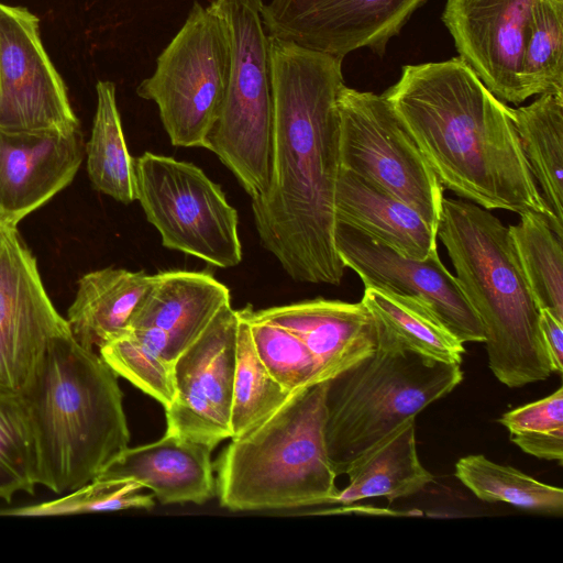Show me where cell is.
Listing matches in <instances>:
<instances>
[{
	"label": "cell",
	"mask_w": 563,
	"mask_h": 563,
	"mask_svg": "<svg viewBox=\"0 0 563 563\" xmlns=\"http://www.w3.org/2000/svg\"><path fill=\"white\" fill-rule=\"evenodd\" d=\"M269 62L272 168L266 191L252 199L255 227L294 280L340 285L334 192L343 58L269 36Z\"/></svg>",
	"instance_id": "cell-1"
},
{
	"label": "cell",
	"mask_w": 563,
	"mask_h": 563,
	"mask_svg": "<svg viewBox=\"0 0 563 563\" xmlns=\"http://www.w3.org/2000/svg\"><path fill=\"white\" fill-rule=\"evenodd\" d=\"M382 95L443 187L486 210L534 211L548 220L512 108L460 57L404 66Z\"/></svg>",
	"instance_id": "cell-2"
},
{
	"label": "cell",
	"mask_w": 563,
	"mask_h": 563,
	"mask_svg": "<svg viewBox=\"0 0 563 563\" xmlns=\"http://www.w3.org/2000/svg\"><path fill=\"white\" fill-rule=\"evenodd\" d=\"M118 377L70 331L49 342L22 396L35 439L38 485L55 494L75 490L129 446Z\"/></svg>",
	"instance_id": "cell-3"
},
{
	"label": "cell",
	"mask_w": 563,
	"mask_h": 563,
	"mask_svg": "<svg viewBox=\"0 0 563 563\" xmlns=\"http://www.w3.org/2000/svg\"><path fill=\"white\" fill-rule=\"evenodd\" d=\"M437 235L485 333L488 366L510 388L547 379L552 365L508 227L488 210L443 198Z\"/></svg>",
	"instance_id": "cell-4"
},
{
	"label": "cell",
	"mask_w": 563,
	"mask_h": 563,
	"mask_svg": "<svg viewBox=\"0 0 563 563\" xmlns=\"http://www.w3.org/2000/svg\"><path fill=\"white\" fill-rule=\"evenodd\" d=\"M325 382L297 390L217 462V494L230 510L332 504L339 489L324 440Z\"/></svg>",
	"instance_id": "cell-5"
},
{
	"label": "cell",
	"mask_w": 563,
	"mask_h": 563,
	"mask_svg": "<svg viewBox=\"0 0 563 563\" xmlns=\"http://www.w3.org/2000/svg\"><path fill=\"white\" fill-rule=\"evenodd\" d=\"M462 379L461 365L413 351L380 321L374 353L325 380L324 440L335 474L345 475L363 455Z\"/></svg>",
	"instance_id": "cell-6"
},
{
	"label": "cell",
	"mask_w": 563,
	"mask_h": 563,
	"mask_svg": "<svg viewBox=\"0 0 563 563\" xmlns=\"http://www.w3.org/2000/svg\"><path fill=\"white\" fill-rule=\"evenodd\" d=\"M210 4L228 30L230 71L207 150L254 199L266 191L272 168L273 95L263 0H213Z\"/></svg>",
	"instance_id": "cell-7"
},
{
	"label": "cell",
	"mask_w": 563,
	"mask_h": 563,
	"mask_svg": "<svg viewBox=\"0 0 563 563\" xmlns=\"http://www.w3.org/2000/svg\"><path fill=\"white\" fill-rule=\"evenodd\" d=\"M230 71L225 23L216 9L195 2L152 76L136 88L154 101L174 146L207 148L224 100Z\"/></svg>",
	"instance_id": "cell-8"
},
{
	"label": "cell",
	"mask_w": 563,
	"mask_h": 563,
	"mask_svg": "<svg viewBox=\"0 0 563 563\" xmlns=\"http://www.w3.org/2000/svg\"><path fill=\"white\" fill-rule=\"evenodd\" d=\"M136 200L162 244L221 268L242 261L236 210L198 166L145 152L134 158Z\"/></svg>",
	"instance_id": "cell-9"
},
{
	"label": "cell",
	"mask_w": 563,
	"mask_h": 563,
	"mask_svg": "<svg viewBox=\"0 0 563 563\" xmlns=\"http://www.w3.org/2000/svg\"><path fill=\"white\" fill-rule=\"evenodd\" d=\"M338 110L340 167L410 206L437 232L444 187L384 96L344 85Z\"/></svg>",
	"instance_id": "cell-10"
},
{
	"label": "cell",
	"mask_w": 563,
	"mask_h": 563,
	"mask_svg": "<svg viewBox=\"0 0 563 563\" xmlns=\"http://www.w3.org/2000/svg\"><path fill=\"white\" fill-rule=\"evenodd\" d=\"M69 331L18 225L0 219V394L22 397L49 342Z\"/></svg>",
	"instance_id": "cell-11"
},
{
	"label": "cell",
	"mask_w": 563,
	"mask_h": 563,
	"mask_svg": "<svg viewBox=\"0 0 563 563\" xmlns=\"http://www.w3.org/2000/svg\"><path fill=\"white\" fill-rule=\"evenodd\" d=\"M239 312L224 306L174 362L166 432L214 449L230 439Z\"/></svg>",
	"instance_id": "cell-12"
},
{
	"label": "cell",
	"mask_w": 563,
	"mask_h": 563,
	"mask_svg": "<svg viewBox=\"0 0 563 563\" xmlns=\"http://www.w3.org/2000/svg\"><path fill=\"white\" fill-rule=\"evenodd\" d=\"M0 128H80L66 85L49 59L40 21L26 8L0 2Z\"/></svg>",
	"instance_id": "cell-13"
},
{
	"label": "cell",
	"mask_w": 563,
	"mask_h": 563,
	"mask_svg": "<svg viewBox=\"0 0 563 563\" xmlns=\"http://www.w3.org/2000/svg\"><path fill=\"white\" fill-rule=\"evenodd\" d=\"M428 0H271L261 15L269 36L344 58L378 55Z\"/></svg>",
	"instance_id": "cell-14"
},
{
	"label": "cell",
	"mask_w": 563,
	"mask_h": 563,
	"mask_svg": "<svg viewBox=\"0 0 563 563\" xmlns=\"http://www.w3.org/2000/svg\"><path fill=\"white\" fill-rule=\"evenodd\" d=\"M334 244L344 267L354 271L365 287L416 296L437 312L462 342H485L482 322L438 250L423 260L405 256L386 244L335 223Z\"/></svg>",
	"instance_id": "cell-15"
},
{
	"label": "cell",
	"mask_w": 563,
	"mask_h": 563,
	"mask_svg": "<svg viewBox=\"0 0 563 563\" xmlns=\"http://www.w3.org/2000/svg\"><path fill=\"white\" fill-rule=\"evenodd\" d=\"M538 0H446L442 21L459 57L503 102L527 97L521 82L523 48Z\"/></svg>",
	"instance_id": "cell-16"
},
{
	"label": "cell",
	"mask_w": 563,
	"mask_h": 563,
	"mask_svg": "<svg viewBox=\"0 0 563 563\" xmlns=\"http://www.w3.org/2000/svg\"><path fill=\"white\" fill-rule=\"evenodd\" d=\"M85 155L80 128H0V219L16 224L67 187Z\"/></svg>",
	"instance_id": "cell-17"
},
{
	"label": "cell",
	"mask_w": 563,
	"mask_h": 563,
	"mask_svg": "<svg viewBox=\"0 0 563 563\" xmlns=\"http://www.w3.org/2000/svg\"><path fill=\"white\" fill-rule=\"evenodd\" d=\"M227 305L230 291L211 274L161 272L153 275L150 288L135 308L130 330L174 364Z\"/></svg>",
	"instance_id": "cell-18"
},
{
	"label": "cell",
	"mask_w": 563,
	"mask_h": 563,
	"mask_svg": "<svg viewBox=\"0 0 563 563\" xmlns=\"http://www.w3.org/2000/svg\"><path fill=\"white\" fill-rule=\"evenodd\" d=\"M251 313L298 336L317 358L323 382L374 353L378 343L380 321L362 301L316 298Z\"/></svg>",
	"instance_id": "cell-19"
},
{
	"label": "cell",
	"mask_w": 563,
	"mask_h": 563,
	"mask_svg": "<svg viewBox=\"0 0 563 563\" xmlns=\"http://www.w3.org/2000/svg\"><path fill=\"white\" fill-rule=\"evenodd\" d=\"M212 448L166 432L159 440L126 448L96 478H131L162 504H203L217 494Z\"/></svg>",
	"instance_id": "cell-20"
},
{
	"label": "cell",
	"mask_w": 563,
	"mask_h": 563,
	"mask_svg": "<svg viewBox=\"0 0 563 563\" xmlns=\"http://www.w3.org/2000/svg\"><path fill=\"white\" fill-rule=\"evenodd\" d=\"M334 221L396 252L423 260L437 247V232L410 206L354 173L339 168Z\"/></svg>",
	"instance_id": "cell-21"
},
{
	"label": "cell",
	"mask_w": 563,
	"mask_h": 563,
	"mask_svg": "<svg viewBox=\"0 0 563 563\" xmlns=\"http://www.w3.org/2000/svg\"><path fill=\"white\" fill-rule=\"evenodd\" d=\"M153 275L124 268H101L78 282L66 321L85 347L99 349L130 330V321L150 288Z\"/></svg>",
	"instance_id": "cell-22"
},
{
	"label": "cell",
	"mask_w": 563,
	"mask_h": 563,
	"mask_svg": "<svg viewBox=\"0 0 563 563\" xmlns=\"http://www.w3.org/2000/svg\"><path fill=\"white\" fill-rule=\"evenodd\" d=\"M345 475L347 486L339 490L332 504L347 506L374 497L391 503L415 495L433 482V475L418 456L416 418L402 423L363 455Z\"/></svg>",
	"instance_id": "cell-23"
},
{
	"label": "cell",
	"mask_w": 563,
	"mask_h": 563,
	"mask_svg": "<svg viewBox=\"0 0 563 563\" xmlns=\"http://www.w3.org/2000/svg\"><path fill=\"white\" fill-rule=\"evenodd\" d=\"M512 120L548 222L563 238V93H542L529 106L512 108Z\"/></svg>",
	"instance_id": "cell-24"
},
{
	"label": "cell",
	"mask_w": 563,
	"mask_h": 563,
	"mask_svg": "<svg viewBox=\"0 0 563 563\" xmlns=\"http://www.w3.org/2000/svg\"><path fill=\"white\" fill-rule=\"evenodd\" d=\"M361 301L408 347L433 360L461 365L464 343L424 300L365 287Z\"/></svg>",
	"instance_id": "cell-25"
},
{
	"label": "cell",
	"mask_w": 563,
	"mask_h": 563,
	"mask_svg": "<svg viewBox=\"0 0 563 563\" xmlns=\"http://www.w3.org/2000/svg\"><path fill=\"white\" fill-rule=\"evenodd\" d=\"M97 108L86 145L87 172L92 186L124 205L136 200L134 158L125 142L115 98V85L99 80Z\"/></svg>",
	"instance_id": "cell-26"
},
{
	"label": "cell",
	"mask_w": 563,
	"mask_h": 563,
	"mask_svg": "<svg viewBox=\"0 0 563 563\" xmlns=\"http://www.w3.org/2000/svg\"><path fill=\"white\" fill-rule=\"evenodd\" d=\"M508 232L538 309L550 310L563 322V238L534 211L521 213Z\"/></svg>",
	"instance_id": "cell-27"
},
{
	"label": "cell",
	"mask_w": 563,
	"mask_h": 563,
	"mask_svg": "<svg viewBox=\"0 0 563 563\" xmlns=\"http://www.w3.org/2000/svg\"><path fill=\"white\" fill-rule=\"evenodd\" d=\"M455 477L478 499L505 503L542 515L563 514V490L542 483L511 466L501 465L481 454L461 457Z\"/></svg>",
	"instance_id": "cell-28"
},
{
	"label": "cell",
	"mask_w": 563,
	"mask_h": 563,
	"mask_svg": "<svg viewBox=\"0 0 563 563\" xmlns=\"http://www.w3.org/2000/svg\"><path fill=\"white\" fill-rule=\"evenodd\" d=\"M238 312L240 321L230 439H238L255 428L294 394L280 386L265 368L255 351L249 323L240 310Z\"/></svg>",
	"instance_id": "cell-29"
},
{
	"label": "cell",
	"mask_w": 563,
	"mask_h": 563,
	"mask_svg": "<svg viewBox=\"0 0 563 563\" xmlns=\"http://www.w3.org/2000/svg\"><path fill=\"white\" fill-rule=\"evenodd\" d=\"M521 82L527 99L563 93V3L538 0L523 48Z\"/></svg>",
	"instance_id": "cell-30"
},
{
	"label": "cell",
	"mask_w": 563,
	"mask_h": 563,
	"mask_svg": "<svg viewBox=\"0 0 563 563\" xmlns=\"http://www.w3.org/2000/svg\"><path fill=\"white\" fill-rule=\"evenodd\" d=\"M37 464L33 428L21 396L0 394V499L34 495Z\"/></svg>",
	"instance_id": "cell-31"
},
{
	"label": "cell",
	"mask_w": 563,
	"mask_h": 563,
	"mask_svg": "<svg viewBox=\"0 0 563 563\" xmlns=\"http://www.w3.org/2000/svg\"><path fill=\"white\" fill-rule=\"evenodd\" d=\"M252 306L240 310L246 319L255 351L272 377L296 393L322 383L320 366L308 346L290 331L252 316Z\"/></svg>",
	"instance_id": "cell-32"
},
{
	"label": "cell",
	"mask_w": 563,
	"mask_h": 563,
	"mask_svg": "<svg viewBox=\"0 0 563 563\" xmlns=\"http://www.w3.org/2000/svg\"><path fill=\"white\" fill-rule=\"evenodd\" d=\"M144 487L131 478H95L67 495L30 506L0 510L5 516H59L85 512L150 509L155 505L153 494H143Z\"/></svg>",
	"instance_id": "cell-33"
},
{
	"label": "cell",
	"mask_w": 563,
	"mask_h": 563,
	"mask_svg": "<svg viewBox=\"0 0 563 563\" xmlns=\"http://www.w3.org/2000/svg\"><path fill=\"white\" fill-rule=\"evenodd\" d=\"M499 422L510 441L534 457L563 462V387L504 413Z\"/></svg>",
	"instance_id": "cell-34"
},
{
	"label": "cell",
	"mask_w": 563,
	"mask_h": 563,
	"mask_svg": "<svg viewBox=\"0 0 563 563\" xmlns=\"http://www.w3.org/2000/svg\"><path fill=\"white\" fill-rule=\"evenodd\" d=\"M98 353L113 372L167 408L175 396L174 364L151 350L129 330Z\"/></svg>",
	"instance_id": "cell-35"
},
{
	"label": "cell",
	"mask_w": 563,
	"mask_h": 563,
	"mask_svg": "<svg viewBox=\"0 0 563 563\" xmlns=\"http://www.w3.org/2000/svg\"><path fill=\"white\" fill-rule=\"evenodd\" d=\"M540 329L549 354L552 372H563V322L548 309H540Z\"/></svg>",
	"instance_id": "cell-36"
},
{
	"label": "cell",
	"mask_w": 563,
	"mask_h": 563,
	"mask_svg": "<svg viewBox=\"0 0 563 563\" xmlns=\"http://www.w3.org/2000/svg\"><path fill=\"white\" fill-rule=\"evenodd\" d=\"M553 2H556V3H563V0H551Z\"/></svg>",
	"instance_id": "cell-37"
}]
</instances>
